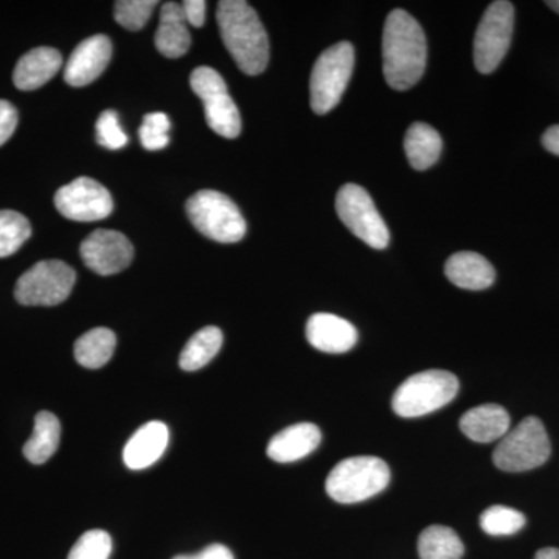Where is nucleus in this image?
<instances>
[{
    "mask_svg": "<svg viewBox=\"0 0 559 559\" xmlns=\"http://www.w3.org/2000/svg\"><path fill=\"white\" fill-rule=\"evenodd\" d=\"M418 554L421 559H460L465 554V547L454 530L430 525L419 535Z\"/></svg>",
    "mask_w": 559,
    "mask_h": 559,
    "instance_id": "obj_26",
    "label": "nucleus"
},
{
    "mask_svg": "<svg viewBox=\"0 0 559 559\" xmlns=\"http://www.w3.org/2000/svg\"><path fill=\"white\" fill-rule=\"evenodd\" d=\"M183 14H186L187 24L200 28L205 22V10L207 3L204 0H186L182 3Z\"/></svg>",
    "mask_w": 559,
    "mask_h": 559,
    "instance_id": "obj_34",
    "label": "nucleus"
},
{
    "mask_svg": "<svg viewBox=\"0 0 559 559\" xmlns=\"http://www.w3.org/2000/svg\"><path fill=\"white\" fill-rule=\"evenodd\" d=\"M190 86L204 103L205 120L216 134L237 139L241 132V116L227 91L226 81L215 69L202 66L191 72Z\"/></svg>",
    "mask_w": 559,
    "mask_h": 559,
    "instance_id": "obj_9",
    "label": "nucleus"
},
{
    "mask_svg": "<svg viewBox=\"0 0 559 559\" xmlns=\"http://www.w3.org/2000/svg\"><path fill=\"white\" fill-rule=\"evenodd\" d=\"M170 119L164 112L146 114L139 131L143 148L148 151L164 150L170 143Z\"/></svg>",
    "mask_w": 559,
    "mask_h": 559,
    "instance_id": "obj_30",
    "label": "nucleus"
},
{
    "mask_svg": "<svg viewBox=\"0 0 559 559\" xmlns=\"http://www.w3.org/2000/svg\"><path fill=\"white\" fill-rule=\"evenodd\" d=\"M547 7H550L551 10L557 11L559 14V0H550V2H547Z\"/></svg>",
    "mask_w": 559,
    "mask_h": 559,
    "instance_id": "obj_38",
    "label": "nucleus"
},
{
    "mask_svg": "<svg viewBox=\"0 0 559 559\" xmlns=\"http://www.w3.org/2000/svg\"><path fill=\"white\" fill-rule=\"evenodd\" d=\"M221 38L238 68L260 75L270 62V38L259 14L245 0H223L216 11Z\"/></svg>",
    "mask_w": 559,
    "mask_h": 559,
    "instance_id": "obj_2",
    "label": "nucleus"
},
{
    "mask_svg": "<svg viewBox=\"0 0 559 559\" xmlns=\"http://www.w3.org/2000/svg\"><path fill=\"white\" fill-rule=\"evenodd\" d=\"M322 432L312 423H299L278 432L267 444V455L277 463H293L318 450Z\"/></svg>",
    "mask_w": 559,
    "mask_h": 559,
    "instance_id": "obj_17",
    "label": "nucleus"
},
{
    "mask_svg": "<svg viewBox=\"0 0 559 559\" xmlns=\"http://www.w3.org/2000/svg\"><path fill=\"white\" fill-rule=\"evenodd\" d=\"M170 441V430L162 421H150L135 430L123 451L128 468L140 471L150 468L164 455Z\"/></svg>",
    "mask_w": 559,
    "mask_h": 559,
    "instance_id": "obj_16",
    "label": "nucleus"
},
{
    "mask_svg": "<svg viewBox=\"0 0 559 559\" xmlns=\"http://www.w3.org/2000/svg\"><path fill=\"white\" fill-rule=\"evenodd\" d=\"M336 212L353 235L373 249H385L390 235L384 219L364 187L347 183L336 197Z\"/></svg>",
    "mask_w": 559,
    "mask_h": 559,
    "instance_id": "obj_11",
    "label": "nucleus"
},
{
    "mask_svg": "<svg viewBox=\"0 0 559 559\" xmlns=\"http://www.w3.org/2000/svg\"><path fill=\"white\" fill-rule=\"evenodd\" d=\"M112 57V43L106 35H95L84 39L70 55L64 69L66 83L83 87L98 79L108 68Z\"/></svg>",
    "mask_w": 559,
    "mask_h": 559,
    "instance_id": "obj_14",
    "label": "nucleus"
},
{
    "mask_svg": "<svg viewBox=\"0 0 559 559\" xmlns=\"http://www.w3.org/2000/svg\"><path fill=\"white\" fill-rule=\"evenodd\" d=\"M535 559H559V549H555V547L540 549L538 554H536Z\"/></svg>",
    "mask_w": 559,
    "mask_h": 559,
    "instance_id": "obj_37",
    "label": "nucleus"
},
{
    "mask_svg": "<svg viewBox=\"0 0 559 559\" xmlns=\"http://www.w3.org/2000/svg\"><path fill=\"white\" fill-rule=\"evenodd\" d=\"M390 469L384 460L356 455L337 463L326 477V492L340 503H358L388 488Z\"/></svg>",
    "mask_w": 559,
    "mask_h": 559,
    "instance_id": "obj_3",
    "label": "nucleus"
},
{
    "mask_svg": "<svg viewBox=\"0 0 559 559\" xmlns=\"http://www.w3.org/2000/svg\"><path fill=\"white\" fill-rule=\"evenodd\" d=\"M75 280V271L64 261H39L17 280L14 297L25 307H55L68 299Z\"/></svg>",
    "mask_w": 559,
    "mask_h": 559,
    "instance_id": "obj_8",
    "label": "nucleus"
},
{
    "mask_svg": "<svg viewBox=\"0 0 559 559\" xmlns=\"http://www.w3.org/2000/svg\"><path fill=\"white\" fill-rule=\"evenodd\" d=\"M81 259L95 274L114 275L127 270L134 259V248L123 234L98 229L81 242Z\"/></svg>",
    "mask_w": 559,
    "mask_h": 559,
    "instance_id": "obj_13",
    "label": "nucleus"
},
{
    "mask_svg": "<svg viewBox=\"0 0 559 559\" xmlns=\"http://www.w3.org/2000/svg\"><path fill=\"white\" fill-rule=\"evenodd\" d=\"M459 388L457 377L451 371H421L400 385L392 407L403 418L425 417L450 404L457 396Z\"/></svg>",
    "mask_w": 559,
    "mask_h": 559,
    "instance_id": "obj_4",
    "label": "nucleus"
},
{
    "mask_svg": "<svg viewBox=\"0 0 559 559\" xmlns=\"http://www.w3.org/2000/svg\"><path fill=\"white\" fill-rule=\"evenodd\" d=\"M444 274L455 286L468 290L487 289L496 280V271L492 264L476 252L454 253L447 261Z\"/></svg>",
    "mask_w": 559,
    "mask_h": 559,
    "instance_id": "obj_20",
    "label": "nucleus"
},
{
    "mask_svg": "<svg viewBox=\"0 0 559 559\" xmlns=\"http://www.w3.org/2000/svg\"><path fill=\"white\" fill-rule=\"evenodd\" d=\"M173 559H235L234 554L230 549H227L223 544H212V546L205 547L200 554L194 555H179V557Z\"/></svg>",
    "mask_w": 559,
    "mask_h": 559,
    "instance_id": "obj_35",
    "label": "nucleus"
},
{
    "mask_svg": "<svg viewBox=\"0 0 559 559\" xmlns=\"http://www.w3.org/2000/svg\"><path fill=\"white\" fill-rule=\"evenodd\" d=\"M32 237L28 219L13 210H0V259L13 255Z\"/></svg>",
    "mask_w": 559,
    "mask_h": 559,
    "instance_id": "obj_27",
    "label": "nucleus"
},
{
    "mask_svg": "<svg viewBox=\"0 0 559 559\" xmlns=\"http://www.w3.org/2000/svg\"><path fill=\"white\" fill-rule=\"evenodd\" d=\"M510 425L509 412L499 404H481L460 418V430L476 443L502 440L509 432Z\"/></svg>",
    "mask_w": 559,
    "mask_h": 559,
    "instance_id": "obj_19",
    "label": "nucleus"
},
{
    "mask_svg": "<svg viewBox=\"0 0 559 559\" xmlns=\"http://www.w3.org/2000/svg\"><path fill=\"white\" fill-rule=\"evenodd\" d=\"M112 539L105 530H90L70 550L68 559H109Z\"/></svg>",
    "mask_w": 559,
    "mask_h": 559,
    "instance_id": "obj_31",
    "label": "nucleus"
},
{
    "mask_svg": "<svg viewBox=\"0 0 559 559\" xmlns=\"http://www.w3.org/2000/svg\"><path fill=\"white\" fill-rule=\"evenodd\" d=\"M514 28V7L507 0H496L485 11L476 38L474 64L480 73H492L510 49Z\"/></svg>",
    "mask_w": 559,
    "mask_h": 559,
    "instance_id": "obj_10",
    "label": "nucleus"
},
{
    "mask_svg": "<svg viewBox=\"0 0 559 559\" xmlns=\"http://www.w3.org/2000/svg\"><path fill=\"white\" fill-rule=\"evenodd\" d=\"M61 66L60 51L36 47L17 61L13 72L14 86L25 92L39 90L60 72Z\"/></svg>",
    "mask_w": 559,
    "mask_h": 559,
    "instance_id": "obj_18",
    "label": "nucleus"
},
{
    "mask_svg": "<svg viewBox=\"0 0 559 559\" xmlns=\"http://www.w3.org/2000/svg\"><path fill=\"white\" fill-rule=\"evenodd\" d=\"M223 331L218 326H205V329L198 331L180 353V369L186 371L201 370L218 355L221 347H223Z\"/></svg>",
    "mask_w": 559,
    "mask_h": 559,
    "instance_id": "obj_25",
    "label": "nucleus"
},
{
    "mask_svg": "<svg viewBox=\"0 0 559 559\" xmlns=\"http://www.w3.org/2000/svg\"><path fill=\"white\" fill-rule=\"evenodd\" d=\"M428 60L425 32L407 11L393 10L382 35V70L395 91H407L421 80Z\"/></svg>",
    "mask_w": 559,
    "mask_h": 559,
    "instance_id": "obj_1",
    "label": "nucleus"
},
{
    "mask_svg": "<svg viewBox=\"0 0 559 559\" xmlns=\"http://www.w3.org/2000/svg\"><path fill=\"white\" fill-rule=\"evenodd\" d=\"M441 150H443V140L429 124L418 121L407 130L404 151L415 170L423 171L432 167L440 159Z\"/></svg>",
    "mask_w": 559,
    "mask_h": 559,
    "instance_id": "obj_22",
    "label": "nucleus"
},
{
    "mask_svg": "<svg viewBox=\"0 0 559 559\" xmlns=\"http://www.w3.org/2000/svg\"><path fill=\"white\" fill-rule=\"evenodd\" d=\"M525 520L521 511L506 506H492L480 516V527L487 535L510 536L524 528Z\"/></svg>",
    "mask_w": 559,
    "mask_h": 559,
    "instance_id": "obj_28",
    "label": "nucleus"
},
{
    "mask_svg": "<svg viewBox=\"0 0 559 559\" xmlns=\"http://www.w3.org/2000/svg\"><path fill=\"white\" fill-rule=\"evenodd\" d=\"M61 440V423L51 412H39L35 428L24 447V455L33 465H43L58 451Z\"/></svg>",
    "mask_w": 559,
    "mask_h": 559,
    "instance_id": "obj_23",
    "label": "nucleus"
},
{
    "mask_svg": "<svg viewBox=\"0 0 559 559\" xmlns=\"http://www.w3.org/2000/svg\"><path fill=\"white\" fill-rule=\"evenodd\" d=\"M355 68V47L347 40L334 44L316 61L310 80L311 108L319 116L340 105Z\"/></svg>",
    "mask_w": 559,
    "mask_h": 559,
    "instance_id": "obj_6",
    "label": "nucleus"
},
{
    "mask_svg": "<svg viewBox=\"0 0 559 559\" xmlns=\"http://www.w3.org/2000/svg\"><path fill=\"white\" fill-rule=\"evenodd\" d=\"M191 38L186 14L178 2L164 3L156 32V47L164 57L180 58L190 49Z\"/></svg>",
    "mask_w": 559,
    "mask_h": 559,
    "instance_id": "obj_21",
    "label": "nucleus"
},
{
    "mask_svg": "<svg viewBox=\"0 0 559 559\" xmlns=\"http://www.w3.org/2000/svg\"><path fill=\"white\" fill-rule=\"evenodd\" d=\"M55 205L64 218L79 223L108 218L114 210L109 191L91 178H79L61 187L55 194Z\"/></svg>",
    "mask_w": 559,
    "mask_h": 559,
    "instance_id": "obj_12",
    "label": "nucleus"
},
{
    "mask_svg": "<svg viewBox=\"0 0 559 559\" xmlns=\"http://www.w3.org/2000/svg\"><path fill=\"white\" fill-rule=\"evenodd\" d=\"M97 140L108 150L123 148L128 143V135L121 130L119 116L116 110H105L97 120Z\"/></svg>",
    "mask_w": 559,
    "mask_h": 559,
    "instance_id": "obj_32",
    "label": "nucleus"
},
{
    "mask_svg": "<svg viewBox=\"0 0 559 559\" xmlns=\"http://www.w3.org/2000/svg\"><path fill=\"white\" fill-rule=\"evenodd\" d=\"M544 148L550 151L555 156H559V124L550 127L543 135Z\"/></svg>",
    "mask_w": 559,
    "mask_h": 559,
    "instance_id": "obj_36",
    "label": "nucleus"
},
{
    "mask_svg": "<svg viewBox=\"0 0 559 559\" xmlns=\"http://www.w3.org/2000/svg\"><path fill=\"white\" fill-rule=\"evenodd\" d=\"M156 7V0H119L114 7V16L121 27L138 32L145 27Z\"/></svg>",
    "mask_w": 559,
    "mask_h": 559,
    "instance_id": "obj_29",
    "label": "nucleus"
},
{
    "mask_svg": "<svg viewBox=\"0 0 559 559\" xmlns=\"http://www.w3.org/2000/svg\"><path fill=\"white\" fill-rule=\"evenodd\" d=\"M17 110L11 103L0 100V146L14 134L17 127Z\"/></svg>",
    "mask_w": 559,
    "mask_h": 559,
    "instance_id": "obj_33",
    "label": "nucleus"
},
{
    "mask_svg": "<svg viewBox=\"0 0 559 559\" xmlns=\"http://www.w3.org/2000/svg\"><path fill=\"white\" fill-rule=\"evenodd\" d=\"M550 452V440L543 421L527 417L499 441L492 462L506 473H524L544 465Z\"/></svg>",
    "mask_w": 559,
    "mask_h": 559,
    "instance_id": "obj_7",
    "label": "nucleus"
},
{
    "mask_svg": "<svg viewBox=\"0 0 559 559\" xmlns=\"http://www.w3.org/2000/svg\"><path fill=\"white\" fill-rule=\"evenodd\" d=\"M187 215L204 237L218 242H238L245 238V216L234 201L215 190H201L187 201Z\"/></svg>",
    "mask_w": 559,
    "mask_h": 559,
    "instance_id": "obj_5",
    "label": "nucleus"
},
{
    "mask_svg": "<svg viewBox=\"0 0 559 559\" xmlns=\"http://www.w3.org/2000/svg\"><path fill=\"white\" fill-rule=\"evenodd\" d=\"M307 340L319 352L341 355L355 347L358 330L340 316L318 312L308 319Z\"/></svg>",
    "mask_w": 559,
    "mask_h": 559,
    "instance_id": "obj_15",
    "label": "nucleus"
},
{
    "mask_svg": "<svg viewBox=\"0 0 559 559\" xmlns=\"http://www.w3.org/2000/svg\"><path fill=\"white\" fill-rule=\"evenodd\" d=\"M117 337L109 329H94L75 342V359L86 369H102L112 359Z\"/></svg>",
    "mask_w": 559,
    "mask_h": 559,
    "instance_id": "obj_24",
    "label": "nucleus"
}]
</instances>
